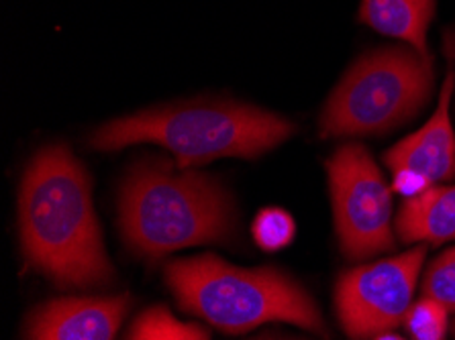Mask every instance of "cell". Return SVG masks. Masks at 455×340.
Wrapping results in <instances>:
<instances>
[{
	"label": "cell",
	"mask_w": 455,
	"mask_h": 340,
	"mask_svg": "<svg viewBox=\"0 0 455 340\" xmlns=\"http://www.w3.org/2000/svg\"><path fill=\"white\" fill-rule=\"evenodd\" d=\"M19 217L27 259L61 288L102 286L113 277L91 182L66 145L33 157L20 186Z\"/></svg>",
	"instance_id": "obj_1"
},
{
	"label": "cell",
	"mask_w": 455,
	"mask_h": 340,
	"mask_svg": "<svg viewBox=\"0 0 455 340\" xmlns=\"http://www.w3.org/2000/svg\"><path fill=\"white\" fill-rule=\"evenodd\" d=\"M121 228L131 247L148 257L223 241L233 228V204L206 173L148 159L121 187Z\"/></svg>",
	"instance_id": "obj_2"
},
{
	"label": "cell",
	"mask_w": 455,
	"mask_h": 340,
	"mask_svg": "<svg viewBox=\"0 0 455 340\" xmlns=\"http://www.w3.org/2000/svg\"><path fill=\"white\" fill-rule=\"evenodd\" d=\"M294 124L267 110L233 102H198L151 108L116 119L92 137L96 149L157 143L180 168L219 157H255L286 141Z\"/></svg>",
	"instance_id": "obj_3"
},
{
	"label": "cell",
	"mask_w": 455,
	"mask_h": 340,
	"mask_svg": "<svg viewBox=\"0 0 455 340\" xmlns=\"http://www.w3.org/2000/svg\"><path fill=\"white\" fill-rule=\"evenodd\" d=\"M165 277L186 312L229 335H241L266 322L325 330L313 297L275 269H243L204 255L170 263Z\"/></svg>",
	"instance_id": "obj_4"
},
{
	"label": "cell",
	"mask_w": 455,
	"mask_h": 340,
	"mask_svg": "<svg viewBox=\"0 0 455 340\" xmlns=\"http://www.w3.org/2000/svg\"><path fill=\"white\" fill-rule=\"evenodd\" d=\"M429 55L412 47H388L363 55L339 82L321 116L327 137L384 133L415 116L429 100Z\"/></svg>",
	"instance_id": "obj_5"
},
{
	"label": "cell",
	"mask_w": 455,
	"mask_h": 340,
	"mask_svg": "<svg viewBox=\"0 0 455 340\" xmlns=\"http://www.w3.org/2000/svg\"><path fill=\"white\" fill-rule=\"evenodd\" d=\"M335 226L343 253L365 259L395 249L390 187L368 149L347 143L327 165Z\"/></svg>",
	"instance_id": "obj_6"
},
{
	"label": "cell",
	"mask_w": 455,
	"mask_h": 340,
	"mask_svg": "<svg viewBox=\"0 0 455 340\" xmlns=\"http://www.w3.org/2000/svg\"><path fill=\"white\" fill-rule=\"evenodd\" d=\"M425 247H415L392 259L355 267L337 281L335 306L351 340H370L404 322L412 306Z\"/></svg>",
	"instance_id": "obj_7"
},
{
	"label": "cell",
	"mask_w": 455,
	"mask_h": 340,
	"mask_svg": "<svg viewBox=\"0 0 455 340\" xmlns=\"http://www.w3.org/2000/svg\"><path fill=\"white\" fill-rule=\"evenodd\" d=\"M455 88V43L447 41V74L441 86L439 102L431 119L386 151L384 162L392 171L415 170L433 179V184L455 178V135L451 129L450 107Z\"/></svg>",
	"instance_id": "obj_8"
},
{
	"label": "cell",
	"mask_w": 455,
	"mask_h": 340,
	"mask_svg": "<svg viewBox=\"0 0 455 340\" xmlns=\"http://www.w3.org/2000/svg\"><path fill=\"white\" fill-rule=\"evenodd\" d=\"M127 312L129 296L53 300L31 318L29 340H115Z\"/></svg>",
	"instance_id": "obj_9"
},
{
	"label": "cell",
	"mask_w": 455,
	"mask_h": 340,
	"mask_svg": "<svg viewBox=\"0 0 455 340\" xmlns=\"http://www.w3.org/2000/svg\"><path fill=\"white\" fill-rule=\"evenodd\" d=\"M398 237L404 242H441L455 237V184L433 186L417 198L404 200L396 217Z\"/></svg>",
	"instance_id": "obj_10"
},
{
	"label": "cell",
	"mask_w": 455,
	"mask_h": 340,
	"mask_svg": "<svg viewBox=\"0 0 455 340\" xmlns=\"http://www.w3.org/2000/svg\"><path fill=\"white\" fill-rule=\"evenodd\" d=\"M435 0H362L360 20L388 37L406 41L412 50L429 55V31Z\"/></svg>",
	"instance_id": "obj_11"
},
{
	"label": "cell",
	"mask_w": 455,
	"mask_h": 340,
	"mask_svg": "<svg viewBox=\"0 0 455 340\" xmlns=\"http://www.w3.org/2000/svg\"><path fill=\"white\" fill-rule=\"evenodd\" d=\"M127 340H211L198 324L180 322L164 306L149 308L131 326Z\"/></svg>",
	"instance_id": "obj_12"
},
{
	"label": "cell",
	"mask_w": 455,
	"mask_h": 340,
	"mask_svg": "<svg viewBox=\"0 0 455 340\" xmlns=\"http://www.w3.org/2000/svg\"><path fill=\"white\" fill-rule=\"evenodd\" d=\"M294 220L282 208H266L253 220L251 233L258 247L264 251H280L294 239Z\"/></svg>",
	"instance_id": "obj_13"
},
{
	"label": "cell",
	"mask_w": 455,
	"mask_h": 340,
	"mask_svg": "<svg viewBox=\"0 0 455 340\" xmlns=\"http://www.w3.org/2000/svg\"><path fill=\"white\" fill-rule=\"evenodd\" d=\"M447 310L431 297L412 302L404 316V326L415 340H443L447 332Z\"/></svg>",
	"instance_id": "obj_14"
},
{
	"label": "cell",
	"mask_w": 455,
	"mask_h": 340,
	"mask_svg": "<svg viewBox=\"0 0 455 340\" xmlns=\"http://www.w3.org/2000/svg\"><path fill=\"white\" fill-rule=\"evenodd\" d=\"M423 291L427 297L455 312V249L439 255L431 263L423 280Z\"/></svg>",
	"instance_id": "obj_15"
},
{
	"label": "cell",
	"mask_w": 455,
	"mask_h": 340,
	"mask_svg": "<svg viewBox=\"0 0 455 340\" xmlns=\"http://www.w3.org/2000/svg\"><path fill=\"white\" fill-rule=\"evenodd\" d=\"M392 186H395V190L401 194V196L411 200L433 187V179L415 170H398L395 171V182H392Z\"/></svg>",
	"instance_id": "obj_16"
},
{
	"label": "cell",
	"mask_w": 455,
	"mask_h": 340,
	"mask_svg": "<svg viewBox=\"0 0 455 340\" xmlns=\"http://www.w3.org/2000/svg\"><path fill=\"white\" fill-rule=\"evenodd\" d=\"M374 340H404V338H403V336H398V335H392V332H384V335L376 336Z\"/></svg>",
	"instance_id": "obj_17"
},
{
	"label": "cell",
	"mask_w": 455,
	"mask_h": 340,
	"mask_svg": "<svg viewBox=\"0 0 455 340\" xmlns=\"http://www.w3.org/2000/svg\"><path fill=\"white\" fill-rule=\"evenodd\" d=\"M261 340H275V338H261Z\"/></svg>",
	"instance_id": "obj_18"
}]
</instances>
